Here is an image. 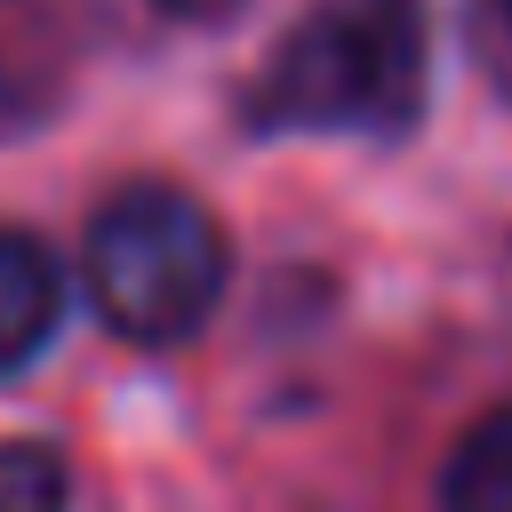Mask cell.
Here are the masks:
<instances>
[{"label":"cell","mask_w":512,"mask_h":512,"mask_svg":"<svg viewBox=\"0 0 512 512\" xmlns=\"http://www.w3.org/2000/svg\"><path fill=\"white\" fill-rule=\"evenodd\" d=\"M424 104V8L328 0L248 80V128L264 136H400Z\"/></svg>","instance_id":"cell-1"},{"label":"cell","mask_w":512,"mask_h":512,"mask_svg":"<svg viewBox=\"0 0 512 512\" xmlns=\"http://www.w3.org/2000/svg\"><path fill=\"white\" fill-rule=\"evenodd\" d=\"M80 280H88V304L112 336L184 344L224 304L232 248H224V224L184 184H120L88 216Z\"/></svg>","instance_id":"cell-2"},{"label":"cell","mask_w":512,"mask_h":512,"mask_svg":"<svg viewBox=\"0 0 512 512\" xmlns=\"http://www.w3.org/2000/svg\"><path fill=\"white\" fill-rule=\"evenodd\" d=\"M64 328V264L40 232L0 224V376L32 368Z\"/></svg>","instance_id":"cell-3"},{"label":"cell","mask_w":512,"mask_h":512,"mask_svg":"<svg viewBox=\"0 0 512 512\" xmlns=\"http://www.w3.org/2000/svg\"><path fill=\"white\" fill-rule=\"evenodd\" d=\"M440 504L448 512H512V408L480 416L456 440L448 480H440Z\"/></svg>","instance_id":"cell-4"},{"label":"cell","mask_w":512,"mask_h":512,"mask_svg":"<svg viewBox=\"0 0 512 512\" xmlns=\"http://www.w3.org/2000/svg\"><path fill=\"white\" fill-rule=\"evenodd\" d=\"M0 512H72V472L48 440H0Z\"/></svg>","instance_id":"cell-5"},{"label":"cell","mask_w":512,"mask_h":512,"mask_svg":"<svg viewBox=\"0 0 512 512\" xmlns=\"http://www.w3.org/2000/svg\"><path fill=\"white\" fill-rule=\"evenodd\" d=\"M168 16H184V24H208V16H232L240 0H160Z\"/></svg>","instance_id":"cell-6"},{"label":"cell","mask_w":512,"mask_h":512,"mask_svg":"<svg viewBox=\"0 0 512 512\" xmlns=\"http://www.w3.org/2000/svg\"><path fill=\"white\" fill-rule=\"evenodd\" d=\"M504 16H512V0H504Z\"/></svg>","instance_id":"cell-7"}]
</instances>
